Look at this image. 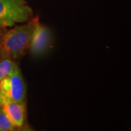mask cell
I'll use <instances>...</instances> for the list:
<instances>
[{
    "label": "cell",
    "mask_w": 131,
    "mask_h": 131,
    "mask_svg": "<svg viewBox=\"0 0 131 131\" xmlns=\"http://www.w3.org/2000/svg\"><path fill=\"white\" fill-rule=\"evenodd\" d=\"M37 18L18 26L5 34L1 44V56L16 59L26 54L30 46L33 31Z\"/></svg>",
    "instance_id": "cell-1"
},
{
    "label": "cell",
    "mask_w": 131,
    "mask_h": 131,
    "mask_svg": "<svg viewBox=\"0 0 131 131\" xmlns=\"http://www.w3.org/2000/svg\"><path fill=\"white\" fill-rule=\"evenodd\" d=\"M32 14V9L25 0H0L1 26L9 27L28 22Z\"/></svg>",
    "instance_id": "cell-2"
},
{
    "label": "cell",
    "mask_w": 131,
    "mask_h": 131,
    "mask_svg": "<svg viewBox=\"0 0 131 131\" xmlns=\"http://www.w3.org/2000/svg\"><path fill=\"white\" fill-rule=\"evenodd\" d=\"M26 86L18 66L7 77L0 81V107L8 101L25 103Z\"/></svg>",
    "instance_id": "cell-3"
},
{
    "label": "cell",
    "mask_w": 131,
    "mask_h": 131,
    "mask_svg": "<svg viewBox=\"0 0 131 131\" xmlns=\"http://www.w3.org/2000/svg\"><path fill=\"white\" fill-rule=\"evenodd\" d=\"M50 42V30L40 24L38 21V19H37L29 46L31 52L35 56H41L46 52Z\"/></svg>",
    "instance_id": "cell-4"
},
{
    "label": "cell",
    "mask_w": 131,
    "mask_h": 131,
    "mask_svg": "<svg viewBox=\"0 0 131 131\" xmlns=\"http://www.w3.org/2000/svg\"><path fill=\"white\" fill-rule=\"evenodd\" d=\"M1 108L16 127H21L24 125L26 120L25 103L8 101L4 103Z\"/></svg>",
    "instance_id": "cell-5"
},
{
    "label": "cell",
    "mask_w": 131,
    "mask_h": 131,
    "mask_svg": "<svg viewBox=\"0 0 131 131\" xmlns=\"http://www.w3.org/2000/svg\"><path fill=\"white\" fill-rule=\"evenodd\" d=\"M17 64L9 58H2L0 61V81L9 76L16 68Z\"/></svg>",
    "instance_id": "cell-6"
},
{
    "label": "cell",
    "mask_w": 131,
    "mask_h": 131,
    "mask_svg": "<svg viewBox=\"0 0 131 131\" xmlns=\"http://www.w3.org/2000/svg\"><path fill=\"white\" fill-rule=\"evenodd\" d=\"M17 128L10 121L7 114L0 107V131L15 130Z\"/></svg>",
    "instance_id": "cell-7"
}]
</instances>
